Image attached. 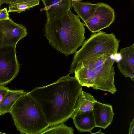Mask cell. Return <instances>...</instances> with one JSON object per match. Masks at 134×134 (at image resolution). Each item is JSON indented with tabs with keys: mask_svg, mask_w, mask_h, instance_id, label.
I'll list each match as a JSON object with an SVG mask.
<instances>
[{
	"mask_svg": "<svg viewBox=\"0 0 134 134\" xmlns=\"http://www.w3.org/2000/svg\"><path fill=\"white\" fill-rule=\"evenodd\" d=\"M75 127L80 132H89L96 127L92 110L83 113L72 118Z\"/></svg>",
	"mask_w": 134,
	"mask_h": 134,
	"instance_id": "cell-12",
	"label": "cell"
},
{
	"mask_svg": "<svg viewBox=\"0 0 134 134\" xmlns=\"http://www.w3.org/2000/svg\"><path fill=\"white\" fill-rule=\"evenodd\" d=\"M9 90L8 87L4 86H0V104Z\"/></svg>",
	"mask_w": 134,
	"mask_h": 134,
	"instance_id": "cell-19",
	"label": "cell"
},
{
	"mask_svg": "<svg viewBox=\"0 0 134 134\" xmlns=\"http://www.w3.org/2000/svg\"><path fill=\"white\" fill-rule=\"evenodd\" d=\"M82 87L75 76L69 75L49 85L35 88L28 93L38 103L52 127L72 118Z\"/></svg>",
	"mask_w": 134,
	"mask_h": 134,
	"instance_id": "cell-1",
	"label": "cell"
},
{
	"mask_svg": "<svg viewBox=\"0 0 134 134\" xmlns=\"http://www.w3.org/2000/svg\"><path fill=\"white\" fill-rule=\"evenodd\" d=\"M27 34L24 25L15 23L11 19L0 21V47L6 45L16 46Z\"/></svg>",
	"mask_w": 134,
	"mask_h": 134,
	"instance_id": "cell-8",
	"label": "cell"
},
{
	"mask_svg": "<svg viewBox=\"0 0 134 134\" xmlns=\"http://www.w3.org/2000/svg\"><path fill=\"white\" fill-rule=\"evenodd\" d=\"M100 3L93 4L88 2L75 1L73 2L72 5L78 16L82 20L83 23H84L92 16L100 5Z\"/></svg>",
	"mask_w": 134,
	"mask_h": 134,
	"instance_id": "cell-14",
	"label": "cell"
},
{
	"mask_svg": "<svg viewBox=\"0 0 134 134\" xmlns=\"http://www.w3.org/2000/svg\"><path fill=\"white\" fill-rule=\"evenodd\" d=\"M129 133V134H134V118L130 123Z\"/></svg>",
	"mask_w": 134,
	"mask_h": 134,
	"instance_id": "cell-20",
	"label": "cell"
},
{
	"mask_svg": "<svg viewBox=\"0 0 134 134\" xmlns=\"http://www.w3.org/2000/svg\"><path fill=\"white\" fill-rule=\"evenodd\" d=\"M40 0H18L9 5L8 12L20 13L39 4Z\"/></svg>",
	"mask_w": 134,
	"mask_h": 134,
	"instance_id": "cell-16",
	"label": "cell"
},
{
	"mask_svg": "<svg viewBox=\"0 0 134 134\" xmlns=\"http://www.w3.org/2000/svg\"><path fill=\"white\" fill-rule=\"evenodd\" d=\"M97 101V100L90 94L82 90L76 101L72 118L75 115L92 110L93 104Z\"/></svg>",
	"mask_w": 134,
	"mask_h": 134,
	"instance_id": "cell-13",
	"label": "cell"
},
{
	"mask_svg": "<svg viewBox=\"0 0 134 134\" xmlns=\"http://www.w3.org/2000/svg\"><path fill=\"white\" fill-rule=\"evenodd\" d=\"M120 42L113 33L102 31L93 33L85 40L81 48L75 52L70 67L69 74H73L79 64L104 54L114 56L118 53Z\"/></svg>",
	"mask_w": 134,
	"mask_h": 134,
	"instance_id": "cell-5",
	"label": "cell"
},
{
	"mask_svg": "<svg viewBox=\"0 0 134 134\" xmlns=\"http://www.w3.org/2000/svg\"><path fill=\"white\" fill-rule=\"evenodd\" d=\"M9 113L21 134H41L49 126L40 106L28 92L18 99Z\"/></svg>",
	"mask_w": 134,
	"mask_h": 134,
	"instance_id": "cell-4",
	"label": "cell"
},
{
	"mask_svg": "<svg viewBox=\"0 0 134 134\" xmlns=\"http://www.w3.org/2000/svg\"><path fill=\"white\" fill-rule=\"evenodd\" d=\"M92 134H104V133L102 132L101 130V129H100L97 132H96L95 133H91Z\"/></svg>",
	"mask_w": 134,
	"mask_h": 134,
	"instance_id": "cell-22",
	"label": "cell"
},
{
	"mask_svg": "<svg viewBox=\"0 0 134 134\" xmlns=\"http://www.w3.org/2000/svg\"><path fill=\"white\" fill-rule=\"evenodd\" d=\"M9 16L7 8L0 9V21L9 19L10 18Z\"/></svg>",
	"mask_w": 134,
	"mask_h": 134,
	"instance_id": "cell-18",
	"label": "cell"
},
{
	"mask_svg": "<svg viewBox=\"0 0 134 134\" xmlns=\"http://www.w3.org/2000/svg\"><path fill=\"white\" fill-rule=\"evenodd\" d=\"M119 54L121 59L117 62L120 72L126 78L129 77L132 81L134 80V44L121 49Z\"/></svg>",
	"mask_w": 134,
	"mask_h": 134,
	"instance_id": "cell-10",
	"label": "cell"
},
{
	"mask_svg": "<svg viewBox=\"0 0 134 134\" xmlns=\"http://www.w3.org/2000/svg\"><path fill=\"white\" fill-rule=\"evenodd\" d=\"M74 130L72 127L67 126L63 123L47 128L43 131L42 134H74Z\"/></svg>",
	"mask_w": 134,
	"mask_h": 134,
	"instance_id": "cell-17",
	"label": "cell"
},
{
	"mask_svg": "<svg viewBox=\"0 0 134 134\" xmlns=\"http://www.w3.org/2000/svg\"><path fill=\"white\" fill-rule=\"evenodd\" d=\"M26 92L23 90H9L0 104V115L10 113L16 101Z\"/></svg>",
	"mask_w": 134,
	"mask_h": 134,
	"instance_id": "cell-15",
	"label": "cell"
},
{
	"mask_svg": "<svg viewBox=\"0 0 134 134\" xmlns=\"http://www.w3.org/2000/svg\"><path fill=\"white\" fill-rule=\"evenodd\" d=\"M72 1H80V0H72Z\"/></svg>",
	"mask_w": 134,
	"mask_h": 134,
	"instance_id": "cell-23",
	"label": "cell"
},
{
	"mask_svg": "<svg viewBox=\"0 0 134 134\" xmlns=\"http://www.w3.org/2000/svg\"><path fill=\"white\" fill-rule=\"evenodd\" d=\"M18 0H0V4L5 3L10 5L13 3Z\"/></svg>",
	"mask_w": 134,
	"mask_h": 134,
	"instance_id": "cell-21",
	"label": "cell"
},
{
	"mask_svg": "<svg viewBox=\"0 0 134 134\" xmlns=\"http://www.w3.org/2000/svg\"><path fill=\"white\" fill-rule=\"evenodd\" d=\"M84 26L70 9L47 20L44 36L52 47L68 56L76 52L85 40Z\"/></svg>",
	"mask_w": 134,
	"mask_h": 134,
	"instance_id": "cell-2",
	"label": "cell"
},
{
	"mask_svg": "<svg viewBox=\"0 0 134 134\" xmlns=\"http://www.w3.org/2000/svg\"><path fill=\"white\" fill-rule=\"evenodd\" d=\"M6 134V133L0 132V134Z\"/></svg>",
	"mask_w": 134,
	"mask_h": 134,
	"instance_id": "cell-24",
	"label": "cell"
},
{
	"mask_svg": "<svg viewBox=\"0 0 134 134\" xmlns=\"http://www.w3.org/2000/svg\"><path fill=\"white\" fill-rule=\"evenodd\" d=\"M16 46L6 45L0 47V86L11 82L19 72Z\"/></svg>",
	"mask_w": 134,
	"mask_h": 134,
	"instance_id": "cell-6",
	"label": "cell"
},
{
	"mask_svg": "<svg viewBox=\"0 0 134 134\" xmlns=\"http://www.w3.org/2000/svg\"><path fill=\"white\" fill-rule=\"evenodd\" d=\"M107 53L82 62L76 67L75 76L82 86L109 92L117 90L114 84L113 66L116 59Z\"/></svg>",
	"mask_w": 134,
	"mask_h": 134,
	"instance_id": "cell-3",
	"label": "cell"
},
{
	"mask_svg": "<svg viewBox=\"0 0 134 134\" xmlns=\"http://www.w3.org/2000/svg\"><path fill=\"white\" fill-rule=\"evenodd\" d=\"M115 18L114 9L108 4L100 2L92 16L83 23L89 30L94 33L109 27Z\"/></svg>",
	"mask_w": 134,
	"mask_h": 134,
	"instance_id": "cell-7",
	"label": "cell"
},
{
	"mask_svg": "<svg viewBox=\"0 0 134 134\" xmlns=\"http://www.w3.org/2000/svg\"><path fill=\"white\" fill-rule=\"evenodd\" d=\"M0 6H1V5H0Z\"/></svg>",
	"mask_w": 134,
	"mask_h": 134,
	"instance_id": "cell-25",
	"label": "cell"
},
{
	"mask_svg": "<svg viewBox=\"0 0 134 134\" xmlns=\"http://www.w3.org/2000/svg\"><path fill=\"white\" fill-rule=\"evenodd\" d=\"M44 7L40 9L44 10L47 20L57 17L70 9L72 5V0H41Z\"/></svg>",
	"mask_w": 134,
	"mask_h": 134,
	"instance_id": "cell-11",
	"label": "cell"
},
{
	"mask_svg": "<svg viewBox=\"0 0 134 134\" xmlns=\"http://www.w3.org/2000/svg\"><path fill=\"white\" fill-rule=\"evenodd\" d=\"M92 110L96 127L105 129L111 124L114 116L111 105L97 101L93 104Z\"/></svg>",
	"mask_w": 134,
	"mask_h": 134,
	"instance_id": "cell-9",
	"label": "cell"
}]
</instances>
